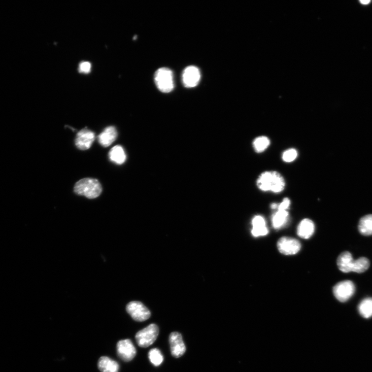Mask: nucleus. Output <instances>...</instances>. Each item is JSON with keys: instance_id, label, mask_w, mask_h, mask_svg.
Listing matches in <instances>:
<instances>
[{"instance_id": "19", "label": "nucleus", "mask_w": 372, "mask_h": 372, "mask_svg": "<svg viewBox=\"0 0 372 372\" xmlns=\"http://www.w3.org/2000/svg\"><path fill=\"white\" fill-rule=\"evenodd\" d=\"M109 156L111 161L119 165L124 164L126 159L124 149L120 145L114 146L110 150Z\"/></svg>"}, {"instance_id": "22", "label": "nucleus", "mask_w": 372, "mask_h": 372, "mask_svg": "<svg viewBox=\"0 0 372 372\" xmlns=\"http://www.w3.org/2000/svg\"><path fill=\"white\" fill-rule=\"evenodd\" d=\"M148 358L151 363L156 367L160 366L164 361V357L161 352L157 348L152 349L149 352Z\"/></svg>"}, {"instance_id": "2", "label": "nucleus", "mask_w": 372, "mask_h": 372, "mask_svg": "<svg viewBox=\"0 0 372 372\" xmlns=\"http://www.w3.org/2000/svg\"><path fill=\"white\" fill-rule=\"evenodd\" d=\"M102 190L101 185L99 180L91 178L80 180L74 187V192L77 195L90 199L99 197L101 194Z\"/></svg>"}, {"instance_id": "23", "label": "nucleus", "mask_w": 372, "mask_h": 372, "mask_svg": "<svg viewBox=\"0 0 372 372\" xmlns=\"http://www.w3.org/2000/svg\"><path fill=\"white\" fill-rule=\"evenodd\" d=\"M370 266L369 260L366 257H361L356 260L354 272L361 273L366 271Z\"/></svg>"}, {"instance_id": "26", "label": "nucleus", "mask_w": 372, "mask_h": 372, "mask_svg": "<svg viewBox=\"0 0 372 372\" xmlns=\"http://www.w3.org/2000/svg\"><path fill=\"white\" fill-rule=\"evenodd\" d=\"M291 204V201L288 198L283 199L282 203L278 205V210H286L289 209Z\"/></svg>"}, {"instance_id": "12", "label": "nucleus", "mask_w": 372, "mask_h": 372, "mask_svg": "<svg viewBox=\"0 0 372 372\" xmlns=\"http://www.w3.org/2000/svg\"><path fill=\"white\" fill-rule=\"evenodd\" d=\"M356 260L352 254L348 251H344L339 255L337 259V265L339 271L344 273L353 272Z\"/></svg>"}, {"instance_id": "17", "label": "nucleus", "mask_w": 372, "mask_h": 372, "mask_svg": "<svg viewBox=\"0 0 372 372\" xmlns=\"http://www.w3.org/2000/svg\"><path fill=\"white\" fill-rule=\"evenodd\" d=\"M358 228L361 235L366 237L372 236V214L361 218Z\"/></svg>"}, {"instance_id": "8", "label": "nucleus", "mask_w": 372, "mask_h": 372, "mask_svg": "<svg viewBox=\"0 0 372 372\" xmlns=\"http://www.w3.org/2000/svg\"><path fill=\"white\" fill-rule=\"evenodd\" d=\"M117 354L125 362L132 360L136 355V349L130 339L121 340L117 343Z\"/></svg>"}, {"instance_id": "20", "label": "nucleus", "mask_w": 372, "mask_h": 372, "mask_svg": "<svg viewBox=\"0 0 372 372\" xmlns=\"http://www.w3.org/2000/svg\"><path fill=\"white\" fill-rule=\"evenodd\" d=\"M360 315L365 318L372 317V298L368 297L361 301L358 307Z\"/></svg>"}, {"instance_id": "15", "label": "nucleus", "mask_w": 372, "mask_h": 372, "mask_svg": "<svg viewBox=\"0 0 372 372\" xmlns=\"http://www.w3.org/2000/svg\"><path fill=\"white\" fill-rule=\"evenodd\" d=\"M315 226L313 222L309 219H304L297 228V235L303 239H309L313 235Z\"/></svg>"}, {"instance_id": "16", "label": "nucleus", "mask_w": 372, "mask_h": 372, "mask_svg": "<svg viewBox=\"0 0 372 372\" xmlns=\"http://www.w3.org/2000/svg\"><path fill=\"white\" fill-rule=\"evenodd\" d=\"M98 367L101 372H119L120 368L116 361L105 356L100 358Z\"/></svg>"}, {"instance_id": "7", "label": "nucleus", "mask_w": 372, "mask_h": 372, "mask_svg": "<svg viewBox=\"0 0 372 372\" xmlns=\"http://www.w3.org/2000/svg\"><path fill=\"white\" fill-rule=\"evenodd\" d=\"M277 247L280 253L289 256L299 252L302 246L301 242L295 238L283 237L278 240Z\"/></svg>"}, {"instance_id": "9", "label": "nucleus", "mask_w": 372, "mask_h": 372, "mask_svg": "<svg viewBox=\"0 0 372 372\" xmlns=\"http://www.w3.org/2000/svg\"><path fill=\"white\" fill-rule=\"evenodd\" d=\"M201 79L199 69L195 66L186 68L183 72L182 81L186 88H194L198 86Z\"/></svg>"}, {"instance_id": "27", "label": "nucleus", "mask_w": 372, "mask_h": 372, "mask_svg": "<svg viewBox=\"0 0 372 372\" xmlns=\"http://www.w3.org/2000/svg\"><path fill=\"white\" fill-rule=\"evenodd\" d=\"M359 2L361 4L368 5L371 2V1H369V0H368H368H363V1H360Z\"/></svg>"}, {"instance_id": "5", "label": "nucleus", "mask_w": 372, "mask_h": 372, "mask_svg": "<svg viewBox=\"0 0 372 372\" xmlns=\"http://www.w3.org/2000/svg\"><path fill=\"white\" fill-rule=\"evenodd\" d=\"M356 292L354 282L345 280L338 283L333 288V293L336 299L340 302L345 303L353 296Z\"/></svg>"}, {"instance_id": "14", "label": "nucleus", "mask_w": 372, "mask_h": 372, "mask_svg": "<svg viewBox=\"0 0 372 372\" xmlns=\"http://www.w3.org/2000/svg\"><path fill=\"white\" fill-rule=\"evenodd\" d=\"M118 136V132L113 126L107 127L99 135V143L103 147H107L111 145Z\"/></svg>"}, {"instance_id": "24", "label": "nucleus", "mask_w": 372, "mask_h": 372, "mask_svg": "<svg viewBox=\"0 0 372 372\" xmlns=\"http://www.w3.org/2000/svg\"><path fill=\"white\" fill-rule=\"evenodd\" d=\"M298 156V152L294 148L288 149L282 154V159L284 162L291 163L295 160Z\"/></svg>"}, {"instance_id": "13", "label": "nucleus", "mask_w": 372, "mask_h": 372, "mask_svg": "<svg viewBox=\"0 0 372 372\" xmlns=\"http://www.w3.org/2000/svg\"><path fill=\"white\" fill-rule=\"evenodd\" d=\"M252 235L255 237L265 236L268 235L269 229L263 217L260 215L255 216L252 221Z\"/></svg>"}, {"instance_id": "4", "label": "nucleus", "mask_w": 372, "mask_h": 372, "mask_svg": "<svg viewBox=\"0 0 372 372\" xmlns=\"http://www.w3.org/2000/svg\"><path fill=\"white\" fill-rule=\"evenodd\" d=\"M158 334V327L152 324L136 334V343L141 347L146 348L150 346L155 342Z\"/></svg>"}, {"instance_id": "1", "label": "nucleus", "mask_w": 372, "mask_h": 372, "mask_svg": "<svg viewBox=\"0 0 372 372\" xmlns=\"http://www.w3.org/2000/svg\"><path fill=\"white\" fill-rule=\"evenodd\" d=\"M257 185L264 192L278 194L282 192L285 187V182L282 175L277 171H266L259 176Z\"/></svg>"}, {"instance_id": "10", "label": "nucleus", "mask_w": 372, "mask_h": 372, "mask_svg": "<svg viewBox=\"0 0 372 372\" xmlns=\"http://www.w3.org/2000/svg\"><path fill=\"white\" fill-rule=\"evenodd\" d=\"M169 342L172 355L175 358L182 357L186 352V346L181 335L177 332L170 334Z\"/></svg>"}, {"instance_id": "28", "label": "nucleus", "mask_w": 372, "mask_h": 372, "mask_svg": "<svg viewBox=\"0 0 372 372\" xmlns=\"http://www.w3.org/2000/svg\"><path fill=\"white\" fill-rule=\"evenodd\" d=\"M278 204H276V203H272L271 205V208L273 209H275L277 208L278 209Z\"/></svg>"}, {"instance_id": "3", "label": "nucleus", "mask_w": 372, "mask_h": 372, "mask_svg": "<svg viewBox=\"0 0 372 372\" xmlns=\"http://www.w3.org/2000/svg\"><path fill=\"white\" fill-rule=\"evenodd\" d=\"M155 82L158 90L162 92L168 93L174 88L173 73L168 68L158 69L155 73Z\"/></svg>"}, {"instance_id": "21", "label": "nucleus", "mask_w": 372, "mask_h": 372, "mask_svg": "<svg viewBox=\"0 0 372 372\" xmlns=\"http://www.w3.org/2000/svg\"><path fill=\"white\" fill-rule=\"evenodd\" d=\"M271 143L269 138L266 136H260L256 138L253 142L254 150L258 153L264 152Z\"/></svg>"}, {"instance_id": "11", "label": "nucleus", "mask_w": 372, "mask_h": 372, "mask_svg": "<svg viewBox=\"0 0 372 372\" xmlns=\"http://www.w3.org/2000/svg\"><path fill=\"white\" fill-rule=\"evenodd\" d=\"M95 138V134L93 132L83 129L77 134L75 144L80 150H87L91 147Z\"/></svg>"}, {"instance_id": "6", "label": "nucleus", "mask_w": 372, "mask_h": 372, "mask_svg": "<svg viewBox=\"0 0 372 372\" xmlns=\"http://www.w3.org/2000/svg\"><path fill=\"white\" fill-rule=\"evenodd\" d=\"M127 312L137 322H144L151 317V312L141 302H132L126 306Z\"/></svg>"}, {"instance_id": "18", "label": "nucleus", "mask_w": 372, "mask_h": 372, "mask_svg": "<svg viewBox=\"0 0 372 372\" xmlns=\"http://www.w3.org/2000/svg\"><path fill=\"white\" fill-rule=\"evenodd\" d=\"M289 212L286 210H278L272 216V225L275 229H279L284 227L289 220Z\"/></svg>"}, {"instance_id": "25", "label": "nucleus", "mask_w": 372, "mask_h": 372, "mask_svg": "<svg viewBox=\"0 0 372 372\" xmlns=\"http://www.w3.org/2000/svg\"><path fill=\"white\" fill-rule=\"evenodd\" d=\"M91 64L89 62H82L80 63L79 71L81 73L87 74L91 70Z\"/></svg>"}]
</instances>
